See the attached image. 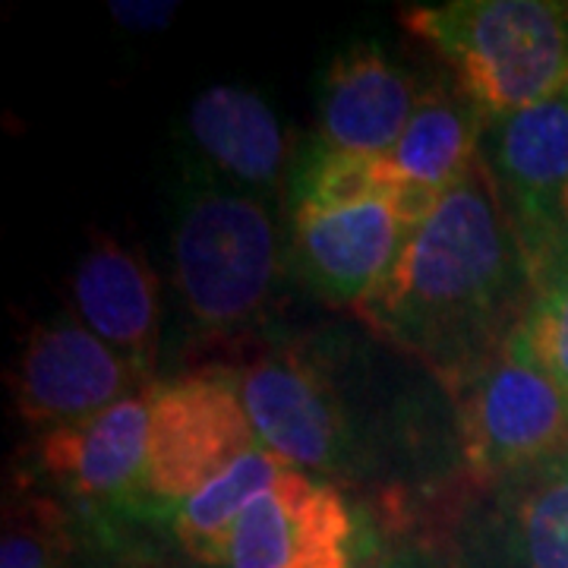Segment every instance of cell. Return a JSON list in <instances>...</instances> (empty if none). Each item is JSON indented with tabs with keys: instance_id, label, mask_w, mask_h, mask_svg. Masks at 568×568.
Returning <instances> with one entry per match:
<instances>
[{
	"instance_id": "6da1fadb",
	"label": "cell",
	"mask_w": 568,
	"mask_h": 568,
	"mask_svg": "<svg viewBox=\"0 0 568 568\" xmlns=\"http://www.w3.org/2000/svg\"><path fill=\"white\" fill-rule=\"evenodd\" d=\"M530 291L528 256L477 159L354 313L455 395L525 323Z\"/></svg>"
},
{
	"instance_id": "7a4b0ae2",
	"label": "cell",
	"mask_w": 568,
	"mask_h": 568,
	"mask_svg": "<svg viewBox=\"0 0 568 568\" xmlns=\"http://www.w3.org/2000/svg\"><path fill=\"white\" fill-rule=\"evenodd\" d=\"M487 121L568 89V0H446L402 13Z\"/></svg>"
},
{
	"instance_id": "3957f363",
	"label": "cell",
	"mask_w": 568,
	"mask_h": 568,
	"mask_svg": "<svg viewBox=\"0 0 568 568\" xmlns=\"http://www.w3.org/2000/svg\"><path fill=\"white\" fill-rule=\"evenodd\" d=\"M282 265L278 227L263 200L234 190H190L174 227V284L203 332L253 323Z\"/></svg>"
},
{
	"instance_id": "277c9868",
	"label": "cell",
	"mask_w": 568,
	"mask_h": 568,
	"mask_svg": "<svg viewBox=\"0 0 568 568\" xmlns=\"http://www.w3.org/2000/svg\"><path fill=\"white\" fill-rule=\"evenodd\" d=\"M455 429L470 487L568 452V402L521 323L455 395Z\"/></svg>"
},
{
	"instance_id": "5b68a950",
	"label": "cell",
	"mask_w": 568,
	"mask_h": 568,
	"mask_svg": "<svg viewBox=\"0 0 568 568\" xmlns=\"http://www.w3.org/2000/svg\"><path fill=\"white\" fill-rule=\"evenodd\" d=\"M256 439L284 465L364 484L376 470L361 417L335 369L306 347H275L237 379Z\"/></svg>"
},
{
	"instance_id": "8992f818",
	"label": "cell",
	"mask_w": 568,
	"mask_h": 568,
	"mask_svg": "<svg viewBox=\"0 0 568 568\" xmlns=\"http://www.w3.org/2000/svg\"><path fill=\"white\" fill-rule=\"evenodd\" d=\"M436 552L443 568H568V452L470 487Z\"/></svg>"
},
{
	"instance_id": "52a82bcc",
	"label": "cell",
	"mask_w": 568,
	"mask_h": 568,
	"mask_svg": "<svg viewBox=\"0 0 568 568\" xmlns=\"http://www.w3.org/2000/svg\"><path fill=\"white\" fill-rule=\"evenodd\" d=\"M480 162L521 241L530 275L568 253V89L487 121Z\"/></svg>"
},
{
	"instance_id": "ba28073f",
	"label": "cell",
	"mask_w": 568,
	"mask_h": 568,
	"mask_svg": "<svg viewBox=\"0 0 568 568\" xmlns=\"http://www.w3.org/2000/svg\"><path fill=\"white\" fill-rule=\"evenodd\" d=\"M256 433L241 386L222 369L149 388V493L183 503L250 448Z\"/></svg>"
},
{
	"instance_id": "9c48e42d",
	"label": "cell",
	"mask_w": 568,
	"mask_h": 568,
	"mask_svg": "<svg viewBox=\"0 0 568 568\" xmlns=\"http://www.w3.org/2000/svg\"><path fill=\"white\" fill-rule=\"evenodd\" d=\"M414 231L398 196L342 209H294V263L320 301L354 310L383 282Z\"/></svg>"
},
{
	"instance_id": "30bf717a",
	"label": "cell",
	"mask_w": 568,
	"mask_h": 568,
	"mask_svg": "<svg viewBox=\"0 0 568 568\" xmlns=\"http://www.w3.org/2000/svg\"><path fill=\"white\" fill-rule=\"evenodd\" d=\"M136 373L80 320H54L22 351L13 386L17 410L26 424L48 429L80 424L130 395Z\"/></svg>"
},
{
	"instance_id": "8fae6325",
	"label": "cell",
	"mask_w": 568,
	"mask_h": 568,
	"mask_svg": "<svg viewBox=\"0 0 568 568\" xmlns=\"http://www.w3.org/2000/svg\"><path fill=\"white\" fill-rule=\"evenodd\" d=\"M351 534L342 489L284 470L244 511L224 568H351Z\"/></svg>"
},
{
	"instance_id": "7c38bea8",
	"label": "cell",
	"mask_w": 568,
	"mask_h": 568,
	"mask_svg": "<svg viewBox=\"0 0 568 568\" xmlns=\"http://www.w3.org/2000/svg\"><path fill=\"white\" fill-rule=\"evenodd\" d=\"M420 99L417 80L379 44H351L323 80L320 133L325 152L386 155L402 140Z\"/></svg>"
},
{
	"instance_id": "4fadbf2b",
	"label": "cell",
	"mask_w": 568,
	"mask_h": 568,
	"mask_svg": "<svg viewBox=\"0 0 568 568\" xmlns=\"http://www.w3.org/2000/svg\"><path fill=\"white\" fill-rule=\"evenodd\" d=\"M41 467L82 499L114 503L136 489L149 493V388L80 424L48 429Z\"/></svg>"
},
{
	"instance_id": "5bb4252c",
	"label": "cell",
	"mask_w": 568,
	"mask_h": 568,
	"mask_svg": "<svg viewBox=\"0 0 568 568\" xmlns=\"http://www.w3.org/2000/svg\"><path fill=\"white\" fill-rule=\"evenodd\" d=\"M73 304L80 323L104 345L123 354L140 373L152 366L159 347V282L133 250L99 241L77 265Z\"/></svg>"
},
{
	"instance_id": "9a60e30c",
	"label": "cell",
	"mask_w": 568,
	"mask_h": 568,
	"mask_svg": "<svg viewBox=\"0 0 568 568\" xmlns=\"http://www.w3.org/2000/svg\"><path fill=\"white\" fill-rule=\"evenodd\" d=\"M190 140L227 178L275 186L287 162L282 121L260 92L246 85H209L186 111Z\"/></svg>"
},
{
	"instance_id": "2e32d148",
	"label": "cell",
	"mask_w": 568,
	"mask_h": 568,
	"mask_svg": "<svg viewBox=\"0 0 568 568\" xmlns=\"http://www.w3.org/2000/svg\"><path fill=\"white\" fill-rule=\"evenodd\" d=\"M487 118L465 92L429 89L417 102L402 140L386 152L395 174L433 196H446L480 159Z\"/></svg>"
},
{
	"instance_id": "e0dca14e",
	"label": "cell",
	"mask_w": 568,
	"mask_h": 568,
	"mask_svg": "<svg viewBox=\"0 0 568 568\" xmlns=\"http://www.w3.org/2000/svg\"><path fill=\"white\" fill-rule=\"evenodd\" d=\"M284 470L287 465L278 455L256 446L231 467H224L200 493L183 499L174 515V537L183 552L209 568L227 566L231 540L244 511L265 489H272Z\"/></svg>"
},
{
	"instance_id": "ac0fdd59",
	"label": "cell",
	"mask_w": 568,
	"mask_h": 568,
	"mask_svg": "<svg viewBox=\"0 0 568 568\" xmlns=\"http://www.w3.org/2000/svg\"><path fill=\"white\" fill-rule=\"evenodd\" d=\"M407 183L395 174L386 155L323 152L301 183L297 209H342L376 196H398Z\"/></svg>"
},
{
	"instance_id": "d6986e66",
	"label": "cell",
	"mask_w": 568,
	"mask_h": 568,
	"mask_svg": "<svg viewBox=\"0 0 568 568\" xmlns=\"http://www.w3.org/2000/svg\"><path fill=\"white\" fill-rule=\"evenodd\" d=\"M525 325L552 383L568 402V253L534 272Z\"/></svg>"
},
{
	"instance_id": "ffe728a7",
	"label": "cell",
	"mask_w": 568,
	"mask_h": 568,
	"mask_svg": "<svg viewBox=\"0 0 568 568\" xmlns=\"http://www.w3.org/2000/svg\"><path fill=\"white\" fill-rule=\"evenodd\" d=\"M111 17L130 32H159L178 17V3L164 0H118L111 3Z\"/></svg>"
},
{
	"instance_id": "44dd1931",
	"label": "cell",
	"mask_w": 568,
	"mask_h": 568,
	"mask_svg": "<svg viewBox=\"0 0 568 568\" xmlns=\"http://www.w3.org/2000/svg\"><path fill=\"white\" fill-rule=\"evenodd\" d=\"M361 568H443V559L436 549L420 544V547H398L392 552H383Z\"/></svg>"
},
{
	"instance_id": "7402d4cb",
	"label": "cell",
	"mask_w": 568,
	"mask_h": 568,
	"mask_svg": "<svg viewBox=\"0 0 568 568\" xmlns=\"http://www.w3.org/2000/svg\"><path fill=\"white\" fill-rule=\"evenodd\" d=\"M136 568H181V566H171V562H142Z\"/></svg>"
}]
</instances>
